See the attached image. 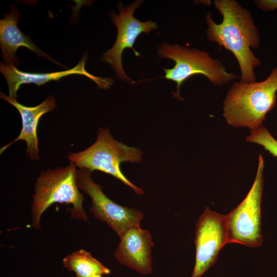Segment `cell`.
<instances>
[{
  "instance_id": "obj_1",
  "label": "cell",
  "mask_w": 277,
  "mask_h": 277,
  "mask_svg": "<svg viewBox=\"0 0 277 277\" xmlns=\"http://www.w3.org/2000/svg\"><path fill=\"white\" fill-rule=\"evenodd\" d=\"M214 4L223 19L217 24L210 12L206 14L207 39L233 54L241 70L240 82H256L254 69L261 61L251 48H259L260 36L251 14L235 0H215Z\"/></svg>"
},
{
  "instance_id": "obj_2",
  "label": "cell",
  "mask_w": 277,
  "mask_h": 277,
  "mask_svg": "<svg viewBox=\"0 0 277 277\" xmlns=\"http://www.w3.org/2000/svg\"><path fill=\"white\" fill-rule=\"evenodd\" d=\"M276 92L277 67L262 82H235L224 101L223 115L233 127L258 128L275 107Z\"/></svg>"
},
{
  "instance_id": "obj_3",
  "label": "cell",
  "mask_w": 277,
  "mask_h": 277,
  "mask_svg": "<svg viewBox=\"0 0 277 277\" xmlns=\"http://www.w3.org/2000/svg\"><path fill=\"white\" fill-rule=\"evenodd\" d=\"M75 167L70 162L65 167L48 169L40 173L34 185L31 206V224L34 228H40L42 215L55 203L71 205L72 218L88 221L83 206L85 199L79 191Z\"/></svg>"
},
{
  "instance_id": "obj_4",
  "label": "cell",
  "mask_w": 277,
  "mask_h": 277,
  "mask_svg": "<svg viewBox=\"0 0 277 277\" xmlns=\"http://www.w3.org/2000/svg\"><path fill=\"white\" fill-rule=\"evenodd\" d=\"M157 54L159 57L170 59L175 63L172 68L164 69L165 74L163 78L176 83V91L173 95L180 100L181 85L196 74L204 75L216 86L240 78L236 74L227 72L220 60L213 59L207 52L197 49L163 43L158 48Z\"/></svg>"
},
{
  "instance_id": "obj_5",
  "label": "cell",
  "mask_w": 277,
  "mask_h": 277,
  "mask_svg": "<svg viewBox=\"0 0 277 277\" xmlns=\"http://www.w3.org/2000/svg\"><path fill=\"white\" fill-rule=\"evenodd\" d=\"M142 154L138 149L115 140L106 128L98 129L96 141L89 147L78 152L70 153L68 157L80 169H87L91 172L98 170L109 174L136 193L142 194L143 189L129 181L120 169V165L123 162H140Z\"/></svg>"
},
{
  "instance_id": "obj_6",
  "label": "cell",
  "mask_w": 277,
  "mask_h": 277,
  "mask_svg": "<svg viewBox=\"0 0 277 277\" xmlns=\"http://www.w3.org/2000/svg\"><path fill=\"white\" fill-rule=\"evenodd\" d=\"M264 159L261 154L253 184L245 198L226 215L228 243L256 248L262 243L261 204L263 187Z\"/></svg>"
},
{
  "instance_id": "obj_7",
  "label": "cell",
  "mask_w": 277,
  "mask_h": 277,
  "mask_svg": "<svg viewBox=\"0 0 277 277\" xmlns=\"http://www.w3.org/2000/svg\"><path fill=\"white\" fill-rule=\"evenodd\" d=\"M143 2L137 0L126 7L118 2L119 14L112 11L109 12V16L117 28V36L112 47L104 53L101 58L102 62L111 66L117 78L130 83L134 82L126 74L122 65L124 50L131 48L135 55L139 56L140 54L133 48L138 36L143 32L149 34L150 32L158 28L155 22L151 21L142 22L133 16L134 12Z\"/></svg>"
},
{
  "instance_id": "obj_8",
  "label": "cell",
  "mask_w": 277,
  "mask_h": 277,
  "mask_svg": "<svg viewBox=\"0 0 277 277\" xmlns=\"http://www.w3.org/2000/svg\"><path fill=\"white\" fill-rule=\"evenodd\" d=\"M91 173L87 169H80L76 172L79 189L91 198L89 210L94 217L105 222L119 236L131 227L140 226L143 213L109 199L103 192L102 186L93 181Z\"/></svg>"
},
{
  "instance_id": "obj_9",
  "label": "cell",
  "mask_w": 277,
  "mask_h": 277,
  "mask_svg": "<svg viewBox=\"0 0 277 277\" xmlns=\"http://www.w3.org/2000/svg\"><path fill=\"white\" fill-rule=\"evenodd\" d=\"M195 261L191 277H201L216 261L219 253L227 243L226 215L206 207L195 227Z\"/></svg>"
},
{
  "instance_id": "obj_10",
  "label": "cell",
  "mask_w": 277,
  "mask_h": 277,
  "mask_svg": "<svg viewBox=\"0 0 277 277\" xmlns=\"http://www.w3.org/2000/svg\"><path fill=\"white\" fill-rule=\"evenodd\" d=\"M87 59L86 52L78 64L69 70L47 73H28L18 70L10 64L0 63V72L5 77L9 88V96L16 99L17 92L20 86L25 84H34L37 86L45 85L52 81H58L61 78L71 74H80L94 82L99 89H107L114 83L113 79L98 77L92 75L85 69Z\"/></svg>"
},
{
  "instance_id": "obj_11",
  "label": "cell",
  "mask_w": 277,
  "mask_h": 277,
  "mask_svg": "<svg viewBox=\"0 0 277 277\" xmlns=\"http://www.w3.org/2000/svg\"><path fill=\"white\" fill-rule=\"evenodd\" d=\"M120 242L114 253L121 264L147 275L152 272L151 248L153 243L148 230L140 226L131 227L120 236Z\"/></svg>"
},
{
  "instance_id": "obj_12",
  "label": "cell",
  "mask_w": 277,
  "mask_h": 277,
  "mask_svg": "<svg viewBox=\"0 0 277 277\" xmlns=\"http://www.w3.org/2000/svg\"><path fill=\"white\" fill-rule=\"evenodd\" d=\"M3 16L4 18L0 19V47L4 64L17 66L19 60L16 52L18 48L24 47L38 57H45L56 65L66 67L38 48L30 36L26 35L19 30L17 24L21 19L20 12L13 5L11 6L10 12Z\"/></svg>"
},
{
  "instance_id": "obj_13",
  "label": "cell",
  "mask_w": 277,
  "mask_h": 277,
  "mask_svg": "<svg viewBox=\"0 0 277 277\" xmlns=\"http://www.w3.org/2000/svg\"><path fill=\"white\" fill-rule=\"evenodd\" d=\"M1 98L13 106L19 113L22 128L19 135L12 142L1 148V153L12 144L19 140L25 141L27 144L26 154L33 160L39 159L37 127L40 118L56 107L55 99L49 95L42 103L35 107H27L19 103L16 99L6 95L1 92Z\"/></svg>"
},
{
  "instance_id": "obj_14",
  "label": "cell",
  "mask_w": 277,
  "mask_h": 277,
  "mask_svg": "<svg viewBox=\"0 0 277 277\" xmlns=\"http://www.w3.org/2000/svg\"><path fill=\"white\" fill-rule=\"evenodd\" d=\"M62 263L64 267L74 272L76 277H93L110 273L109 269L84 249L67 255L62 260Z\"/></svg>"
},
{
  "instance_id": "obj_15",
  "label": "cell",
  "mask_w": 277,
  "mask_h": 277,
  "mask_svg": "<svg viewBox=\"0 0 277 277\" xmlns=\"http://www.w3.org/2000/svg\"><path fill=\"white\" fill-rule=\"evenodd\" d=\"M246 141L261 145L272 156L277 157V140L263 126L252 130Z\"/></svg>"
},
{
  "instance_id": "obj_16",
  "label": "cell",
  "mask_w": 277,
  "mask_h": 277,
  "mask_svg": "<svg viewBox=\"0 0 277 277\" xmlns=\"http://www.w3.org/2000/svg\"><path fill=\"white\" fill-rule=\"evenodd\" d=\"M254 2L257 7L262 11L277 10V0H255Z\"/></svg>"
},
{
  "instance_id": "obj_17",
  "label": "cell",
  "mask_w": 277,
  "mask_h": 277,
  "mask_svg": "<svg viewBox=\"0 0 277 277\" xmlns=\"http://www.w3.org/2000/svg\"><path fill=\"white\" fill-rule=\"evenodd\" d=\"M93 277H102V275H94V276Z\"/></svg>"
}]
</instances>
